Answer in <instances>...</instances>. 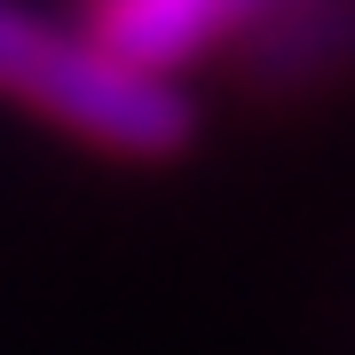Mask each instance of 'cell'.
I'll use <instances>...</instances> for the list:
<instances>
[{"label":"cell","mask_w":355,"mask_h":355,"mask_svg":"<svg viewBox=\"0 0 355 355\" xmlns=\"http://www.w3.org/2000/svg\"><path fill=\"white\" fill-rule=\"evenodd\" d=\"M0 103L119 166H174L205 142V103L190 87L135 79L79 32V16H40L8 0H0Z\"/></svg>","instance_id":"obj_1"},{"label":"cell","mask_w":355,"mask_h":355,"mask_svg":"<svg viewBox=\"0 0 355 355\" xmlns=\"http://www.w3.org/2000/svg\"><path fill=\"white\" fill-rule=\"evenodd\" d=\"M221 87L245 111H324L355 95V0H261L229 48Z\"/></svg>","instance_id":"obj_2"},{"label":"cell","mask_w":355,"mask_h":355,"mask_svg":"<svg viewBox=\"0 0 355 355\" xmlns=\"http://www.w3.org/2000/svg\"><path fill=\"white\" fill-rule=\"evenodd\" d=\"M261 0H103L79 8V32L111 64L158 87H190V71H221L229 48L245 40Z\"/></svg>","instance_id":"obj_3"}]
</instances>
